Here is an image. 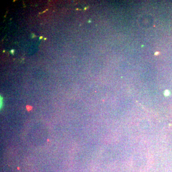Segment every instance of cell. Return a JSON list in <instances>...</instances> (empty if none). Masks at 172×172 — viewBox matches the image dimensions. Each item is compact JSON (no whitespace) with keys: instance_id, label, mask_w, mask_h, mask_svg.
I'll return each mask as SVG.
<instances>
[{"instance_id":"6da1fadb","label":"cell","mask_w":172,"mask_h":172,"mask_svg":"<svg viewBox=\"0 0 172 172\" xmlns=\"http://www.w3.org/2000/svg\"><path fill=\"white\" fill-rule=\"evenodd\" d=\"M169 94H170V92L168 90H165V96H168L169 95Z\"/></svg>"},{"instance_id":"7a4b0ae2","label":"cell","mask_w":172,"mask_h":172,"mask_svg":"<svg viewBox=\"0 0 172 172\" xmlns=\"http://www.w3.org/2000/svg\"><path fill=\"white\" fill-rule=\"evenodd\" d=\"M158 54H159V53H158V52H156V53H155V55H157Z\"/></svg>"}]
</instances>
